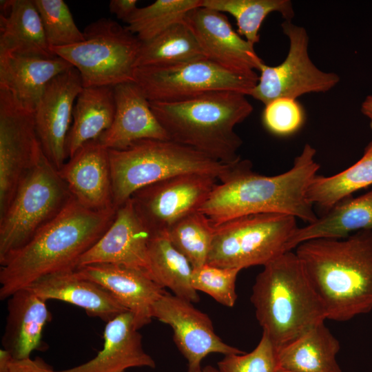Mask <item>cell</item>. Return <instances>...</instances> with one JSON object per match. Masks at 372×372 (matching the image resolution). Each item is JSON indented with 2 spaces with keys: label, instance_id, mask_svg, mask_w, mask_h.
<instances>
[{
  "label": "cell",
  "instance_id": "cell-9",
  "mask_svg": "<svg viewBox=\"0 0 372 372\" xmlns=\"http://www.w3.org/2000/svg\"><path fill=\"white\" fill-rule=\"evenodd\" d=\"M294 216L277 213L238 217L216 226L207 263L243 269L265 265L283 253L298 228Z\"/></svg>",
  "mask_w": 372,
  "mask_h": 372
},
{
  "label": "cell",
  "instance_id": "cell-10",
  "mask_svg": "<svg viewBox=\"0 0 372 372\" xmlns=\"http://www.w3.org/2000/svg\"><path fill=\"white\" fill-rule=\"evenodd\" d=\"M259 76L225 69L206 57L169 65L136 68L134 82L150 102H175L215 91L249 96Z\"/></svg>",
  "mask_w": 372,
  "mask_h": 372
},
{
  "label": "cell",
  "instance_id": "cell-15",
  "mask_svg": "<svg viewBox=\"0 0 372 372\" xmlns=\"http://www.w3.org/2000/svg\"><path fill=\"white\" fill-rule=\"evenodd\" d=\"M183 22L194 34L206 58L230 71L256 74L263 61L254 45L236 32L227 16L199 6L185 15Z\"/></svg>",
  "mask_w": 372,
  "mask_h": 372
},
{
  "label": "cell",
  "instance_id": "cell-13",
  "mask_svg": "<svg viewBox=\"0 0 372 372\" xmlns=\"http://www.w3.org/2000/svg\"><path fill=\"white\" fill-rule=\"evenodd\" d=\"M218 181L209 175L185 174L143 187L130 199L152 235L167 234L179 220L199 211Z\"/></svg>",
  "mask_w": 372,
  "mask_h": 372
},
{
  "label": "cell",
  "instance_id": "cell-28",
  "mask_svg": "<svg viewBox=\"0 0 372 372\" xmlns=\"http://www.w3.org/2000/svg\"><path fill=\"white\" fill-rule=\"evenodd\" d=\"M339 340L324 322L278 349L279 366L292 372H342Z\"/></svg>",
  "mask_w": 372,
  "mask_h": 372
},
{
  "label": "cell",
  "instance_id": "cell-39",
  "mask_svg": "<svg viewBox=\"0 0 372 372\" xmlns=\"http://www.w3.org/2000/svg\"><path fill=\"white\" fill-rule=\"evenodd\" d=\"M9 372H63L54 370L40 358L14 360Z\"/></svg>",
  "mask_w": 372,
  "mask_h": 372
},
{
  "label": "cell",
  "instance_id": "cell-31",
  "mask_svg": "<svg viewBox=\"0 0 372 372\" xmlns=\"http://www.w3.org/2000/svg\"><path fill=\"white\" fill-rule=\"evenodd\" d=\"M205 57L192 32L183 21L142 42L135 68L169 65Z\"/></svg>",
  "mask_w": 372,
  "mask_h": 372
},
{
  "label": "cell",
  "instance_id": "cell-27",
  "mask_svg": "<svg viewBox=\"0 0 372 372\" xmlns=\"http://www.w3.org/2000/svg\"><path fill=\"white\" fill-rule=\"evenodd\" d=\"M114 86L83 87L72 112L65 149L68 158L86 143L96 140L111 126L115 115Z\"/></svg>",
  "mask_w": 372,
  "mask_h": 372
},
{
  "label": "cell",
  "instance_id": "cell-14",
  "mask_svg": "<svg viewBox=\"0 0 372 372\" xmlns=\"http://www.w3.org/2000/svg\"><path fill=\"white\" fill-rule=\"evenodd\" d=\"M152 318L171 327L174 341L187 360L189 372L200 370L210 353L224 355L245 352L225 343L215 332L210 318L192 302L165 293L152 307Z\"/></svg>",
  "mask_w": 372,
  "mask_h": 372
},
{
  "label": "cell",
  "instance_id": "cell-19",
  "mask_svg": "<svg viewBox=\"0 0 372 372\" xmlns=\"http://www.w3.org/2000/svg\"><path fill=\"white\" fill-rule=\"evenodd\" d=\"M76 273L110 292L134 316L138 329L152 321V307L165 289L145 271L115 264H92Z\"/></svg>",
  "mask_w": 372,
  "mask_h": 372
},
{
  "label": "cell",
  "instance_id": "cell-18",
  "mask_svg": "<svg viewBox=\"0 0 372 372\" xmlns=\"http://www.w3.org/2000/svg\"><path fill=\"white\" fill-rule=\"evenodd\" d=\"M58 172L84 207L95 211L115 209L108 149L97 139L81 146Z\"/></svg>",
  "mask_w": 372,
  "mask_h": 372
},
{
  "label": "cell",
  "instance_id": "cell-30",
  "mask_svg": "<svg viewBox=\"0 0 372 372\" xmlns=\"http://www.w3.org/2000/svg\"><path fill=\"white\" fill-rule=\"evenodd\" d=\"M371 185L372 141L362 156L349 167L329 176L317 174L308 187L307 196L322 214L355 192Z\"/></svg>",
  "mask_w": 372,
  "mask_h": 372
},
{
  "label": "cell",
  "instance_id": "cell-8",
  "mask_svg": "<svg viewBox=\"0 0 372 372\" xmlns=\"http://www.w3.org/2000/svg\"><path fill=\"white\" fill-rule=\"evenodd\" d=\"M83 32L82 42L51 50L79 71L84 87L134 81L142 43L136 35L110 18L90 23Z\"/></svg>",
  "mask_w": 372,
  "mask_h": 372
},
{
  "label": "cell",
  "instance_id": "cell-38",
  "mask_svg": "<svg viewBox=\"0 0 372 372\" xmlns=\"http://www.w3.org/2000/svg\"><path fill=\"white\" fill-rule=\"evenodd\" d=\"M304 121V112L296 99L278 98L268 104L262 113V122L271 133L287 136L298 131Z\"/></svg>",
  "mask_w": 372,
  "mask_h": 372
},
{
  "label": "cell",
  "instance_id": "cell-3",
  "mask_svg": "<svg viewBox=\"0 0 372 372\" xmlns=\"http://www.w3.org/2000/svg\"><path fill=\"white\" fill-rule=\"evenodd\" d=\"M296 254L327 319L345 322L372 311V230L309 240Z\"/></svg>",
  "mask_w": 372,
  "mask_h": 372
},
{
  "label": "cell",
  "instance_id": "cell-32",
  "mask_svg": "<svg viewBox=\"0 0 372 372\" xmlns=\"http://www.w3.org/2000/svg\"><path fill=\"white\" fill-rule=\"evenodd\" d=\"M202 6L231 14L236 20L237 32L253 44L259 42V30L268 14L278 12L286 21L294 16L289 0H203Z\"/></svg>",
  "mask_w": 372,
  "mask_h": 372
},
{
  "label": "cell",
  "instance_id": "cell-44",
  "mask_svg": "<svg viewBox=\"0 0 372 372\" xmlns=\"http://www.w3.org/2000/svg\"><path fill=\"white\" fill-rule=\"evenodd\" d=\"M276 372H292V371H288V370L285 369L283 368L279 367L278 369V370L276 371Z\"/></svg>",
  "mask_w": 372,
  "mask_h": 372
},
{
  "label": "cell",
  "instance_id": "cell-35",
  "mask_svg": "<svg viewBox=\"0 0 372 372\" xmlns=\"http://www.w3.org/2000/svg\"><path fill=\"white\" fill-rule=\"evenodd\" d=\"M33 2L50 48L68 46L84 41L83 31L78 28L63 0H33Z\"/></svg>",
  "mask_w": 372,
  "mask_h": 372
},
{
  "label": "cell",
  "instance_id": "cell-20",
  "mask_svg": "<svg viewBox=\"0 0 372 372\" xmlns=\"http://www.w3.org/2000/svg\"><path fill=\"white\" fill-rule=\"evenodd\" d=\"M113 122L97 139L107 149H124L145 139L169 140L153 113L150 103L134 81L114 86Z\"/></svg>",
  "mask_w": 372,
  "mask_h": 372
},
{
  "label": "cell",
  "instance_id": "cell-2",
  "mask_svg": "<svg viewBox=\"0 0 372 372\" xmlns=\"http://www.w3.org/2000/svg\"><path fill=\"white\" fill-rule=\"evenodd\" d=\"M116 211L92 210L72 196L54 218L0 262V299L43 276L76 270L80 258L107 229Z\"/></svg>",
  "mask_w": 372,
  "mask_h": 372
},
{
  "label": "cell",
  "instance_id": "cell-11",
  "mask_svg": "<svg viewBox=\"0 0 372 372\" xmlns=\"http://www.w3.org/2000/svg\"><path fill=\"white\" fill-rule=\"evenodd\" d=\"M281 27L289 39L285 60L279 65H260L257 85L249 96L265 105L278 98L297 99L308 93L327 92L340 82L339 76L316 66L309 54V36L304 28L285 20Z\"/></svg>",
  "mask_w": 372,
  "mask_h": 372
},
{
  "label": "cell",
  "instance_id": "cell-6",
  "mask_svg": "<svg viewBox=\"0 0 372 372\" xmlns=\"http://www.w3.org/2000/svg\"><path fill=\"white\" fill-rule=\"evenodd\" d=\"M113 205L122 206L138 189L168 178L200 174L223 181L236 164H225L171 140L145 139L108 149Z\"/></svg>",
  "mask_w": 372,
  "mask_h": 372
},
{
  "label": "cell",
  "instance_id": "cell-17",
  "mask_svg": "<svg viewBox=\"0 0 372 372\" xmlns=\"http://www.w3.org/2000/svg\"><path fill=\"white\" fill-rule=\"evenodd\" d=\"M151 237L130 198L116 209L112 223L102 236L80 258L77 268L92 264H115L149 274Z\"/></svg>",
  "mask_w": 372,
  "mask_h": 372
},
{
  "label": "cell",
  "instance_id": "cell-1",
  "mask_svg": "<svg viewBox=\"0 0 372 372\" xmlns=\"http://www.w3.org/2000/svg\"><path fill=\"white\" fill-rule=\"evenodd\" d=\"M316 154L315 148L306 144L288 171L270 176L254 172L249 160L240 159L199 211L215 227L238 217L263 213L287 214L311 223L318 216L307 192L320 168Z\"/></svg>",
  "mask_w": 372,
  "mask_h": 372
},
{
  "label": "cell",
  "instance_id": "cell-26",
  "mask_svg": "<svg viewBox=\"0 0 372 372\" xmlns=\"http://www.w3.org/2000/svg\"><path fill=\"white\" fill-rule=\"evenodd\" d=\"M372 230V190L356 198H347L311 223L298 227L291 236L287 250L316 238H344L353 231Z\"/></svg>",
  "mask_w": 372,
  "mask_h": 372
},
{
  "label": "cell",
  "instance_id": "cell-16",
  "mask_svg": "<svg viewBox=\"0 0 372 372\" xmlns=\"http://www.w3.org/2000/svg\"><path fill=\"white\" fill-rule=\"evenodd\" d=\"M83 86L74 67L55 76L45 87L34 112L43 154L58 170L68 158L65 145L72 119L74 101Z\"/></svg>",
  "mask_w": 372,
  "mask_h": 372
},
{
  "label": "cell",
  "instance_id": "cell-23",
  "mask_svg": "<svg viewBox=\"0 0 372 372\" xmlns=\"http://www.w3.org/2000/svg\"><path fill=\"white\" fill-rule=\"evenodd\" d=\"M8 299L3 349L14 360L29 358L33 351L43 347V331L52 318L47 301L28 287L17 291Z\"/></svg>",
  "mask_w": 372,
  "mask_h": 372
},
{
  "label": "cell",
  "instance_id": "cell-37",
  "mask_svg": "<svg viewBox=\"0 0 372 372\" xmlns=\"http://www.w3.org/2000/svg\"><path fill=\"white\" fill-rule=\"evenodd\" d=\"M217 365L219 372H276L280 367L278 349L264 333L253 351L225 355Z\"/></svg>",
  "mask_w": 372,
  "mask_h": 372
},
{
  "label": "cell",
  "instance_id": "cell-34",
  "mask_svg": "<svg viewBox=\"0 0 372 372\" xmlns=\"http://www.w3.org/2000/svg\"><path fill=\"white\" fill-rule=\"evenodd\" d=\"M216 227L200 211L185 216L167 233L172 244L189 260L193 269L207 263Z\"/></svg>",
  "mask_w": 372,
  "mask_h": 372
},
{
  "label": "cell",
  "instance_id": "cell-25",
  "mask_svg": "<svg viewBox=\"0 0 372 372\" xmlns=\"http://www.w3.org/2000/svg\"><path fill=\"white\" fill-rule=\"evenodd\" d=\"M0 54L51 58L52 52L33 0L1 1Z\"/></svg>",
  "mask_w": 372,
  "mask_h": 372
},
{
  "label": "cell",
  "instance_id": "cell-24",
  "mask_svg": "<svg viewBox=\"0 0 372 372\" xmlns=\"http://www.w3.org/2000/svg\"><path fill=\"white\" fill-rule=\"evenodd\" d=\"M73 66L64 59L0 54V89L12 93L28 110L34 112L47 85Z\"/></svg>",
  "mask_w": 372,
  "mask_h": 372
},
{
  "label": "cell",
  "instance_id": "cell-41",
  "mask_svg": "<svg viewBox=\"0 0 372 372\" xmlns=\"http://www.w3.org/2000/svg\"><path fill=\"white\" fill-rule=\"evenodd\" d=\"M14 358L12 354L4 349L0 350V372H9L12 362Z\"/></svg>",
  "mask_w": 372,
  "mask_h": 372
},
{
  "label": "cell",
  "instance_id": "cell-4",
  "mask_svg": "<svg viewBox=\"0 0 372 372\" xmlns=\"http://www.w3.org/2000/svg\"><path fill=\"white\" fill-rule=\"evenodd\" d=\"M242 93L221 90L175 102H150L169 140L225 164L237 162L242 141L236 125L253 112Z\"/></svg>",
  "mask_w": 372,
  "mask_h": 372
},
{
  "label": "cell",
  "instance_id": "cell-21",
  "mask_svg": "<svg viewBox=\"0 0 372 372\" xmlns=\"http://www.w3.org/2000/svg\"><path fill=\"white\" fill-rule=\"evenodd\" d=\"M134 315L126 311L106 323L103 346L92 360L63 372H123L132 367L155 368L143 347Z\"/></svg>",
  "mask_w": 372,
  "mask_h": 372
},
{
  "label": "cell",
  "instance_id": "cell-5",
  "mask_svg": "<svg viewBox=\"0 0 372 372\" xmlns=\"http://www.w3.org/2000/svg\"><path fill=\"white\" fill-rule=\"evenodd\" d=\"M252 287L256 319L277 349L327 320L324 305L296 252L263 266Z\"/></svg>",
  "mask_w": 372,
  "mask_h": 372
},
{
  "label": "cell",
  "instance_id": "cell-12",
  "mask_svg": "<svg viewBox=\"0 0 372 372\" xmlns=\"http://www.w3.org/2000/svg\"><path fill=\"white\" fill-rule=\"evenodd\" d=\"M43 154L34 112L9 91L0 89V216Z\"/></svg>",
  "mask_w": 372,
  "mask_h": 372
},
{
  "label": "cell",
  "instance_id": "cell-7",
  "mask_svg": "<svg viewBox=\"0 0 372 372\" xmlns=\"http://www.w3.org/2000/svg\"><path fill=\"white\" fill-rule=\"evenodd\" d=\"M72 198L58 169L43 154L0 216V262L25 245Z\"/></svg>",
  "mask_w": 372,
  "mask_h": 372
},
{
  "label": "cell",
  "instance_id": "cell-22",
  "mask_svg": "<svg viewBox=\"0 0 372 372\" xmlns=\"http://www.w3.org/2000/svg\"><path fill=\"white\" fill-rule=\"evenodd\" d=\"M28 287L46 301L57 300L74 304L106 322L127 311L107 289L75 270L43 276Z\"/></svg>",
  "mask_w": 372,
  "mask_h": 372
},
{
  "label": "cell",
  "instance_id": "cell-29",
  "mask_svg": "<svg viewBox=\"0 0 372 372\" xmlns=\"http://www.w3.org/2000/svg\"><path fill=\"white\" fill-rule=\"evenodd\" d=\"M149 275L163 288L192 303L200 300L192 284L193 267L170 242L167 234L152 235L148 249Z\"/></svg>",
  "mask_w": 372,
  "mask_h": 372
},
{
  "label": "cell",
  "instance_id": "cell-42",
  "mask_svg": "<svg viewBox=\"0 0 372 372\" xmlns=\"http://www.w3.org/2000/svg\"><path fill=\"white\" fill-rule=\"evenodd\" d=\"M361 112L369 120L372 130V95H369L364 99L362 103Z\"/></svg>",
  "mask_w": 372,
  "mask_h": 372
},
{
  "label": "cell",
  "instance_id": "cell-33",
  "mask_svg": "<svg viewBox=\"0 0 372 372\" xmlns=\"http://www.w3.org/2000/svg\"><path fill=\"white\" fill-rule=\"evenodd\" d=\"M202 3L203 0H156L138 8L125 21V28L141 42H145L183 21L187 12Z\"/></svg>",
  "mask_w": 372,
  "mask_h": 372
},
{
  "label": "cell",
  "instance_id": "cell-40",
  "mask_svg": "<svg viewBox=\"0 0 372 372\" xmlns=\"http://www.w3.org/2000/svg\"><path fill=\"white\" fill-rule=\"evenodd\" d=\"M137 3L136 0H111L109 9L117 19L125 22L138 8Z\"/></svg>",
  "mask_w": 372,
  "mask_h": 372
},
{
  "label": "cell",
  "instance_id": "cell-43",
  "mask_svg": "<svg viewBox=\"0 0 372 372\" xmlns=\"http://www.w3.org/2000/svg\"><path fill=\"white\" fill-rule=\"evenodd\" d=\"M194 372H219V371L217 368L213 367L211 366H206L203 368H201L200 370Z\"/></svg>",
  "mask_w": 372,
  "mask_h": 372
},
{
  "label": "cell",
  "instance_id": "cell-36",
  "mask_svg": "<svg viewBox=\"0 0 372 372\" xmlns=\"http://www.w3.org/2000/svg\"><path fill=\"white\" fill-rule=\"evenodd\" d=\"M240 271L206 263L193 269L192 284L197 291L208 294L223 306L233 307L238 298L236 283Z\"/></svg>",
  "mask_w": 372,
  "mask_h": 372
}]
</instances>
